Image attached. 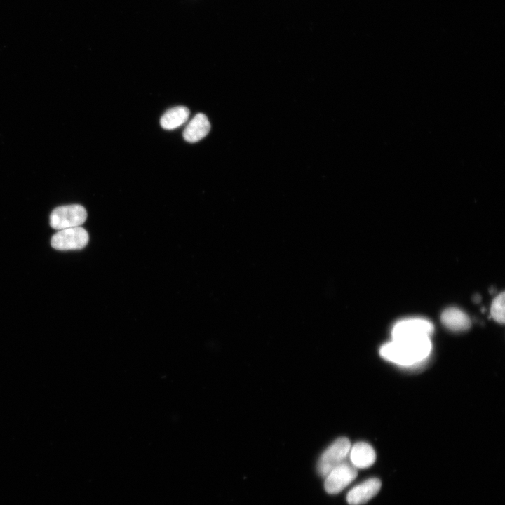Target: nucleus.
<instances>
[{"instance_id": "1", "label": "nucleus", "mask_w": 505, "mask_h": 505, "mask_svg": "<svg viewBox=\"0 0 505 505\" xmlns=\"http://www.w3.org/2000/svg\"><path fill=\"white\" fill-rule=\"evenodd\" d=\"M432 349L429 337L393 340L384 344L379 351L385 360L401 366H412L426 360Z\"/></svg>"}, {"instance_id": "2", "label": "nucleus", "mask_w": 505, "mask_h": 505, "mask_svg": "<svg viewBox=\"0 0 505 505\" xmlns=\"http://www.w3.org/2000/svg\"><path fill=\"white\" fill-rule=\"evenodd\" d=\"M87 218L85 208L79 204L59 206L50 215V224L56 230L80 227Z\"/></svg>"}, {"instance_id": "3", "label": "nucleus", "mask_w": 505, "mask_h": 505, "mask_svg": "<svg viewBox=\"0 0 505 505\" xmlns=\"http://www.w3.org/2000/svg\"><path fill=\"white\" fill-rule=\"evenodd\" d=\"M351 443L342 437L335 440L321 454L317 464L318 473L325 477L332 469L344 462L349 455Z\"/></svg>"}, {"instance_id": "4", "label": "nucleus", "mask_w": 505, "mask_h": 505, "mask_svg": "<svg viewBox=\"0 0 505 505\" xmlns=\"http://www.w3.org/2000/svg\"><path fill=\"white\" fill-rule=\"evenodd\" d=\"M433 331V324L422 318H407L397 322L392 329V339L401 340L430 337Z\"/></svg>"}, {"instance_id": "5", "label": "nucleus", "mask_w": 505, "mask_h": 505, "mask_svg": "<svg viewBox=\"0 0 505 505\" xmlns=\"http://www.w3.org/2000/svg\"><path fill=\"white\" fill-rule=\"evenodd\" d=\"M89 236L81 227L59 230L51 238L52 247L58 250H80L88 243Z\"/></svg>"}, {"instance_id": "6", "label": "nucleus", "mask_w": 505, "mask_h": 505, "mask_svg": "<svg viewBox=\"0 0 505 505\" xmlns=\"http://www.w3.org/2000/svg\"><path fill=\"white\" fill-rule=\"evenodd\" d=\"M357 474L356 467L344 462L332 469L325 476V490L329 494H337L354 481Z\"/></svg>"}, {"instance_id": "7", "label": "nucleus", "mask_w": 505, "mask_h": 505, "mask_svg": "<svg viewBox=\"0 0 505 505\" xmlns=\"http://www.w3.org/2000/svg\"><path fill=\"white\" fill-rule=\"evenodd\" d=\"M381 485L379 479L369 478L350 490L346 495V501L350 505L363 504L377 495Z\"/></svg>"}, {"instance_id": "8", "label": "nucleus", "mask_w": 505, "mask_h": 505, "mask_svg": "<svg viewBox=\"0 0 505 505\" xmlns=\"http://www.w3.org/2000/svg\"><path fill=\"white\" fill-rule=\"evenodd\" d=\"M349 454L351 464L356 469L368 468L376 460V453L373 447L365 442L354 444L351 447Z\"/></svg>"}, {"instance_id": "9", "label": "nucleus", "mask_w": 505, "mask_h": 505, "mask_svg": "<svg viewBox=\"0 0 505 505\" xmlns=\"http://www.w3.org/2000/svg\"><path fill=\"white\" fill-rule=\"evenodd\" d=\"M210 130V123L207 116L198 113L194 116L183 131L184 139L191 143L196 142L205 137Z\"/></svg>"}, {"instance_id": "10", "label": "nucleus", "mask_w": 505, "mask_h": 505, "mask_svg": "<svg viewBox=\"0 0 505 505\" xmlns=\"http://www.w3.org/2000/svg\"><path fill=\"white\" fill-rule=\"evenodd\" d=\"M440 318L443 324L452 331H464L471 327V320L468 315L457 308L446 309Z\"/></svg>"}, {"instance_id": "11", "label": "nucleus", "mask_w": 505, "mask_h": 505, "mask_svg": "<svg viewBox=\"0 0 505 505\" xmlns=\"http://www.w3.org/2000/svg\"><path fill=\"white\" fill-rule=\"evenodd\" d=\"M189 116V110L184 106H177L168 109L161 116L160 124L166 130H173L184 123Z\"/></svg>"}, {"instance_id": "12", "label": "nucleus", "mask_w": 505, "mask_h": 505, "mask_svg": "<svg viewBox=\"0 0 505 505\" xmlns=\"http://www.w3.org/2000/svg\"><path fill=\"white\" fill-rule=\"evenodd\" d=\"M504 299V292H502L493 299L490 307L491 316L496 322L501 324L505 321Z\"/></svg>"}, {"instance_id": "13", "label": "nucleus", "mask_w": 505, "mask_h": 505, "mask_svg": "<svg viewBox=\"0 0 505 505\" xmlns=\"http://www.w3.org/2000/svg\"><path fill=\"white\" fill-rule=\"evenodd\" d=\"M480 299V296L476 295V296L474 297V300H475L476 302H478Z\"/></svg>"}]
</instances>
